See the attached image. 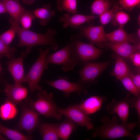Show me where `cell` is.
Listing matches in <instances>:
<instances>
[{
    "label": "cell",
    "mask_w": 140,
    "mask_h": 140,
    "mask_svg": "<svg viewBox=\"0 0 140 140\" xmlns=\"http://www.w3.org/2000/svg\"><path fill=\"white\" fill-rule=\"evenodd\" d=\"M135 85L140 91V75L139 74H133L130 72L128 75Z\"/></svg>",
    "instance_id": "cell-37"
},
{
    "label": "cell",
    "mask_w": 140,
    "mask_h": 140,
    "mask_svg": "<svg viewBox=\"0 0 140 140\" xmlns=\"http://www.w3.org/2000/svg\"><path fill=\"white\" fill-rule=\"evenodd\" d=\"M9 22L11 25L10 29L0 35V38L2 41L8 46H9L17 33L16 29L14 25L11 22Z\"/></svg>",
    "instance_id": "cell-33"
},
{
    "label": "cell",
    "mask_w": 140,
    "mask_h": 140,
    "mask_svg": "<svg viewBox=\"0 0 140 140\" xmlns=\"http://www.w3.org/2000/svg\"><path fill=\"white\" fill-rule=\"evenodd\" d=\"M140 29L139 28L137 31V36L138 37V39H139L140 37Z\"/></svg>",
    "instance_id": "cell-40"
},
{
    "label": "cell",
    "mask_w": 140,
    "mask_h": 140,
    "mask_svg": "<svg viewBox=\"0 0 140 140\" xmlns=\"http://www.w3.org/2000/svg\"><path fill=\"white\" fill-rule=\"evenodd\" d=\"M140 15H139L138 18V24H140Z\"/></svg>",
    "instance_id": "cell-44"
},
{
    "label": "cell",
    "mask_w": 140,
    "mask_h": 140,
    "mask_svg": "<svg viewBox=\"0 0 140 140\" xmlns=\"http://www.w3.org/2000/svg\"><path fill=\"white\" fill-rule=\"evenodd\" d=\"M137 140H140V135L138 134L135 136V138Z\"/></svg>",
    "instance_id": "cell-41"
},
{
    "label": "cell",
    "mask_w": 140,
    "mask_h": 140,
    "mask_svg": "<svg viewBox=\"0 0 140 140\" xmlns=\"http://www.w3.org/2000/svg\"><path fill=\"white\" fill-rule=\"evenodd\" d=\"M57 9L59 11H66L73 14L78 13L77 0H57Z\"/></svg>",
    "instance_id": "cell-27"
},
{
    "label": "cell",
    "mask_w": 140,
    "mask_h": 140,
    "mask_svg": "<svg viewBox=\"0 0 140 140\" xmlns=\"http://www.w3.org/2000/svg\"><path fill=\"white\" fill-rule=\"evenodd\" d=\"M4 4L11 18L19 25L20 19L22 14L25 11L24 8L20 3V0H0Z\"/></svg>",
    "instance_id": "cell-19"
},
{
    "label": "cell",
    "mask_w": 140,
    "mask_h": 140,
    "mask_svg": "<svg viewBox=\"0 0 140 140\" xmlns=\"http://www.w3.org/2000/svg\"><path fill=\"white\" fill-rule=\"evenodd\" d=\"M58 124L39 122L37 128L43 140L59 139L57 131Z\"/></svg>",
    "instance_id": "cell-20"
},
{
    "label": "cell",
    "mask_w": 140,
    "mask_h": 140,
    "mask_svg": "<svg viewBox=\"0 0 140 140\" xmlns=\"http://www.w3.org/2000/svg\"><path fill=\"white\" fill-rule=\"evenodd\" d=\"M79 35H72L70 37L73 46V51L78 64L81 61L87 62L98 58L102 50L95 47L90 43L86 44L80 40Z\"/></svg>",
    "instance_id": "cell-6"
},
{
    "label": "cell",
    "mask_w": 140,
    "mask_h": 140,
    "mask_svg": "<svg viewBox=\"0 0 140 140\" xmlns=\"http://www.w3.org/2000/svg\"><path fill=\"white\" fill-rule=\"evenodd\" d=\"M129 103L130 107L134 108L137 112L138 118V123L140 122V96H135L130 99Z\"/></svg>",
    "instance_id": "cell-35"
},
{
    "label": "cell",
    "mask_w": 140,
    "mask_h": 140,
    "mask_svg": "<svg viewBox=\"0 0 140 140\" xmlns=\"http://www.w3.org/2000/svg\"><path fill=\"white\" fill-rule=\"evenodd\" d=\"M122 9L117 4L114 5L112 8L99 15L100 22L103 25H105L111 20L116 12Z\"/></svg>",
    "instance_id": "cell-28"
},
{
    "label": "cell",
    "mask_w": 140,
    "mask_h": 140,
    "mask_svg": "<svg viewBox=\"0 0 140 140\" xmlns=\"http://www.w3.org/2000/svg\"><path fill=\"white\" fill-rule=\"evenodd\" d=\"M0 133L12 140H29L33 139L31 136L25 135L19 130L9 128L0 123Z\"/></svg>",
    "instance_id": "cell-26"
},
{
    "label": "cell",
    "mask_w": 140,
    "mask_h": 140,
    "mask_svg": "<svg viewBox=\"0 0 140 140\" xmlns=\"http://www.w3.org/2000/svg\"><path fill=\"white\" fill-rule=\"evenodd\" d=\"M101 122L102 124L94 129L91 134L92 137L114 139L128 137L135 138L132 131L137 126L136 122L120 123L117 117L110 118L107 116L103 117Z\"/></svg>",
    "instance_id": "cell-2"
},
{
    "label": "cell",
    "mask_w": 140,
    "mask_h": 140,
    "mask_svg": "<svg viewBox=\"0 0 140 140\" xmlns=\"http://www.w3.org/2000/svg\"><path fill=\"white\" fill-rule=\"evenodd\" d=\"M96 17L93 15H84L75 14L70 15L69 13L60 16L59 20L62 23V27L66 28L69 26L73 28L79 29L83 24L94 20Z\"/></svg>",
    "instance_id": "cell-16"
},
{
    "label": "cell",
    "mask_w": 140,
    "mask_h": 140,
    "mask_svg": "<svg viewBox=\"0 0 140 140\" xmlns=\"http://www.w3.org/2000/svg\"><path fill=\"white\" fill-rule=\"evenodd\" d=\"M107 99L105 96H93L88 97L78 105L84 113L88 115L99 110L103 103Z\"/></svg>",
    "instance_id": "cell-18"
},
{
    "label": "cell",
    "mask_w": 140,
    "mask_h": 140,
    "mask_svg": "<svg viewBox=\"0 0 140 140\" xmlns=\"http://www.w3.org/2000/svg\"><path fill=\"white\" fill-rule=\"evenodd\" d=\"M46 63L62 65V69L65 72L73 70L78 64L74 54L72 43L68 42L63 48L47 57Z\"/></svg>",
    "instance_id": "cell-5"
},
{
    "label": "cell",
    "mask_w": 140,
    "mask_h": 140,
    "mask_svg": "<svg viewBox=\"0 0 140 140\" xmlns=\"http://www.w3.org/2000/svg\"><path fill=\"white\" fill-rule=\"evenodd\" d=\"M130 19L129 15L121 9L116 12L111 20V23L114 26L123 27Z\"/></svg>",
    "instance_id": "cell-29"
},
{
    "label": "cell",
    "mask_w": 140,
    "mask_h": 140,
    "mask_svg": "<svg viewBox=\"0 0 140 140\" xmlns=\"http://www.w3.org/2000/svg\"><path fill=\"white\" fill-rule=\"evenodd\" d=\"M103 46L111 49L117 55L125 58H129L133 53L140 50V43L130 44L127 42H113L107 41L104 43Z\"/></svg>",
    "instance_id": "cell-14"
},
{
    "label": "cell",
    "mask_w": 140,
    "mask_h": 140,
    "mask_svg": "<svg viewBox=\"0 0 140 140\" xmlns=\"http://www.w3.org/2000/svg\"><path fill=\"white\" fill-rule=\"evenodd\" d=\"M35 17L39 19V23L42 26H45L54 16L56 12L51 9L50 3L44 5L42 7L34 10L32 12Z\"/></svg>",
    "instance_id": "cell-21"
},
{
    "label": "cell",
    "mask_w": 140,
    "mask_h": 140,
    "mask_svg": "<svg viewBox=\"0 0 140 140\" xmlns=\"http://www.w3.org/2000/svg\"><path fill=\"white\" fill-rule=\"evenodd\" d=\"M115 4V0H95L91 7L92 14L100 15Z\"/></svg>",
    "instance_id": "cell-25"
},
{
    "label": "cell",
    "mask_w": 140,
    "mask_h": 140,
    "mask_svg": "<svg viewBox=\"0 0 140 140\" xmlns=\"http://www.w3.org/2000/svg\"><path fill=\"white\" fill-rule=\"evenodd\" d=\"M21 117L16 128L18 130L25 131L28 135L31 136L33 131L37 127L40 115L31 109L27 103L21 105Z\"/></svg>",
    "instance_id": "cell-7"
},
{
    "label": "cell",
    "mask_w": 140,
    "mask_h": 140,
    "mask_svg": "<svg viewBox=\"0 0 140 140\" xmlns=\"http://www.w3.org/2000/svg\"><path fill=\"white\" fill-rule=\"evenodd\" d=\"M9 20L13 24L16 29L17 34L19 38L17 46H26V53L27 54L31 51L32 47L36 46L49 45L54 50L58 49V45L54 38L57 32L55 29L48 28L45 34H41L19 26L11 18Z\"/></svg>",
    "instance_id": "cell-1"
},
{
    "label": "cell",
    "mask_w": 140,
    "mask_h": 140,
    "mask_svg": "<svg viewBox=\"0 0 140 140\" xmlns=\"http://www.w3.org/2000/svg\"><path fill=\"white\" fill-rule=\"evenodd\" d=\"M38 99L34 101L27 99L26 101L29 106L39 115L47 117H52L59 120L62 115L57 112L58 109L53 99V94H48L45 90L39 91L37 94Z\"/></svg>",
    "instance_id": "cell-3"
},
{
    "label": "cell",
    "mask_w": 140,
    "mask_h": 140,
    "mask_svg": "<svg viewBox=\"0 0 140 140\" xmlns=\"http://www.w3.org/2000/svg\"><path fill=\"white\" fill-rule=\"evenodd\" d=\"M130 96V94L128 93L122 100L117 101L113 99L106 107L109 114H116L121 120L122 123L124 124L128 122L130 108L129 100Z\"/></svg>",
    "instance_id": "cell-11"
},
{
    "label": "cell",
    "mask_w": 140,
    "mask_h": 140,
    "mask_svg": "<svg viewBox=\"0 0 140 140\" xmlns=\"http://www.w3.org/2000/svg\"><path fill=\"white\" fill-rule=\"evenodd\" d=\"M110 64L109 61L86 63L79 72L80 78L78 82L83 86L92 83Z\"/></svg>",
    "instance_id": "cell-9"
},
{
    "label": "cell",
    "mask_w": 140,
    "mask_h": 140,
    "mask_svg": "<svg viewBox=\"0 0 140 140\" xmlns=\"http://www.w3.org/2000/svg\"><path fill=\"white\" fill-rule=\"evenodd\" d=\"M27 55L26 53L23 52L20 57L12 59L6 63L8 70L15 81V84L20 85L23 83L24 77L23 60Z\"/></svg>",
    "instance_id": "cell-15"
},
{
    "label": "cell",
    "mask_w": 140,
    "mask_h": 140,
    "mask_svg": "<svg viewBox=\"0 0 140 140\" xmlns=\"http://www.w3.org/2000/svg\"><path fill=\"white\" fill-rule=\"evenodd\" d=\"M39 49L40 54L38 59L28 73L24 76L23 81V82H26L28 84L32 92L42 90V87L39 83L44 70L48 68L46 60L50 52V48L47 47L45 50L41 48Z\"/></svg>",
    "instance_id": "cell-4"
},
{
    "label": "cell",
    "mask_w": 140,
    "mask_h": 140,
    "mask_svg": "<svg viewBox=\"0 0 140 140\" xmlns=\"http://www.w3.org/2000/svg\"><path fill=\"white\" fill-rule=\"evenodd\" d=\"M57 112L79 125L86 127L88 130L94 129V125L91 119L84 113L78 104L69 106L65 108H58Z\"/></svg>",
    "instance_id": "cell-8"
},
{
    "label": "cell",
    "mask_w": 140,
    "mask_h": 140,
    "mask_svg": "<svg viewBox=\"0 0 140 140\" xmlns=\"http://www.w3.org/2000/svg\"><path fill=\"white\" fill-rule=\"evenodd\" d=\"M123 27L118 26L116 30L108 33H106V42H127L136 44L139 43V40L134 34H128L123 29Z\"/></svg>",
    "instance_id": "cell-17"
},
{
    "label": "cell",
    "mask_w": 140,
    "mask_h": 140,
    "mask_svg": "<svg viewBox=\"0 0 140 140\" xmlns=\"http://www.w3.org/2000/svg\"><path fill=\"white\" fill-rule=\"evenodd\" d=\"M130 58L135 66L137 67H140V53L139 51L133 53L130 56Z\"/></svg>",
    "instance_id": "cell-36"
},
{
    "label": "cell",
    "mask_w": 140,
    "mask_h": 140,
    "mask_svg": "<svg viewBox=\"0 0 140 140\" xmlns=\"http://www.w3.org/2000/svg\"><path fill=\"white\" fill-rule=\"evenodd\" d=\"M8 13L3 3L0 1V14Z\"/></svg>",
    "instance_id": "cell-38"
},
{
    "label": "cell",
    "mask_w": 140,
    "mask_h": 140,
    "mask_svg": "<svg viewBox=\"0 0 140 140\" xmlns=\"http://www.w3.org/2000/svg\"><path fill=\"white\" fill-rule=\"evenodd\" d=\"M124 88L135 96H140V91L137 88L129 75L120 80Z\"/></svg>",
    "instance_id": "cell-30"
},
{
    "label": "cell",
    "mask_w": 140,
    "mask_h": 140,
    "mask_svg": "<svg viewBox=\"0 0 140 140\" xmlns=\"http://www.w3.org/2000/svg\"><path fill=\"white\" fill-rule=\"evenodd\" d=\"M22 1L24 3L30 5L34 2L35 0H22Z\"/></svg>",
    "instance_id": "cell-39"
},
{
    "label": "cell",
    "mask_w": 140,
    "mask_h": 140,
    "mask_svg": "<svg viewBox=\"0 0 140 140\" xmlns=\"http://www.w3.org/2000/svg\"><path fill=\"white\" fill-rule=\"evenodd\" d=\"M35 17L32 12L25 10L21 16L20 19V23L21 24L22 27L25 29L29 30Z\"/></svg>",
    "instance_id": "cell-31"
},
{
    "label": "cell",
    "mask_w": 140,
    "mask_h": 140,
    "mask_svg": "<svg viewBox=\"0 0 140 140\" xmlns=\"http://www.w3.org/2000/svg\"><path fill=\"white\" fill-rule=\"evenodd\" d=\"M16 105L6 100L0 106V117L2 120L7 121L15 118L18 113Z\"/></svg>",
    "instance_id": "cell-24"
},
{
    "label": "cell",
    "mask_w": 140,
    "mask_h": 140,
    "mask_svg": "<svg viewBox=\"0 0 140 140\" xmlns=\"http://www.w3.org/2000/svg\"><path fill=\"white\" fill-rule=\"evenodd\" d=\"M77 127L76 123L68 118L61 123H58L57 131L59 138L64 140L68 139Z\"/></svg>",
    "instance_id": "cell-23"
},
{
    "label": "cell",
    "mask_w": 140,
    "mask_h": 140,
    "mask_svg": "<svg viewBox=\"0 0 140 140\" xmlns=\"http://www.w3.org/2000/svg\"><path fill=\"white\" fill-rule=\"evenodd\" d=\"M2 70H3V68H2L1 64V62H0V74L1 73Z\"/></svg>",
    "instance_id": "cell-43"
},
{
    "label": "cell",
    "mask_w": 140,
    "mask_h": 140,
    "mask_svg": "<svg viewBox=\"0 0 140 140\" xmlns=\"http://www.w3.org/2000/svg\"><path fill=\"white\" fill-rule=\"evenodd\" d=\"M115 58V65L110 74L115 76L117 81L120 80L128 75L130 71L127 64L122 57L116 54Z\"/></svg>",
    "instance_id": "cell-22"
},
{
    "label": "cell",
    "mask_w": 140,
    "mask_h": 140,
    "mask_svg": "<svg viewBox=\"0 0 140 140\" xmlns=\"http://www.w3.org/2000/svg\"><path fill=\"white\" fill-rule=\"evenodd\" d=\"M119 3L122 9L131 11L135 7L139 5L140 0H120Z\"/></svg>",
    "instance_id": "cell-34"
},
{
    "label": "cell",
    "mask_w": 140,
    "mask_h": 140,
    "mask_svg": "<svg viewBox=\"0 0 140 140\" xmlns=\"http://www.w3.org/2000/svg\"><path fill=\"white\" fill-rule=\"evenodd\" d=\"M45 82L50 86L60 90L64 93V95L68 97L73 93H76L79 95L82 93L86 94L87 91L85 87L79 82H72L68 81V78L66 76H60L57 80Z\"/></svg>",
    "instance_id": "cell-10"
},
{
    "label": "cell",
    "mask_w": 140,
    "mask_h": 140,
    "mask_svg": "<svg viewBox=\"0 0 140 140\" xmlns=\"http://www.w3.org/2000/svg\"><path fill=\"white\" fill-rule=\"evenodd\" d=\"M80 34L81 36L86 38L90 43L94 45L96 44L100 47H103V44L106 42V33L102 26H80Z\"/></svg>",
    "instance_id": "cell-12"
},
{
    "label": "cell",
    "mask_w": 140,
    "mask_h": 140,
    "mask_svg": "<svg viewBox=\"0 0 140 140\" xmlns=\"http://www.w3.org/2000/svg\"><path fill=\"white\" fill-rule=\"evenodd\" d=\"M3 92L7 97L6 100L17 105L22 103L28 95L27 89L22 85L11 84L6 83Z\"/></svg>",
    "instance_id": "cell-13"
},
{
    "label": "cell",
    "mask_w": 140,
    "mask_h": 140,
    "mask_svg": "<svg viewBox=\"0 0 140 140\" xmlns=\"http://www.w3.org/2000/svg\"><path fill=\"white\" fill-rule=\"evenodd\" d=\"M17 50L15 47L6 45L0 38V59L4 57H6L10 60L15 58L14 53Z\"/></svg>",
    "instance_id": "cell-32"
},
{
    "label": "cell",
    "mask_w": 140,
    "mask_h": 140,
    "mask_svg": "<svg viewBox=\"0 0 140 140\" xmlns=\"http://www.w3.org/2000/svg\"><path fill=\"white\" fill-rule=\"evenodd\" d=\"M5 139L1 135L0 133V140H5Z\"/></svg>",
    "instance_id": "cell-42"
}]
</instances>
